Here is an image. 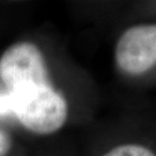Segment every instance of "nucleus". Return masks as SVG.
Returning a JSON list of instances; mask_svg holds the SVG:
<instances>
[{
  "mask_svg": "<svg viewBox=\"0 0 156 156\" xmlns=\"http://www.w3.org/2000/svg\"><path fill=\"white\" fill-rule=\"evenodd\" d=\"M13 115V104L9 93H0V117Z\"/></svg>",
  "mask_w": 156,
  "mask_h": 156,
  "instance_id": "obj_5",
  "label": "nucleus"
},
{
  "mask_svg": "<svg viewBox=\"0 0 156 156\" xmlns=\"http://www.w3.org/2000/svg\"><path fill=\"white\" fill-rule=\"evenodd\" d=\"M8 93L13 115L27 129L51 134L64 126L68 113L67 102L50 83L28 84Z\"/></svg>",
  "mask_w": 156,
  "mask_h": 156,
  "instance_id": "obj_1",
  "label": "nucleus"
},
{
  "mask_svg": "<svg viewBox=\"0 0 156 156\" xmlns=\"http://www.w3.org/2000/svg\"><path fill=\"white\" fill-rule=\"evenodd\" d=\"M12 147V140L9 135L0 129V156H5Z\"/></svg>",
  "mask_w": 156,
  "mask_h": 156,
  "instance_id": "obj_6",
  "label": "nucleus"
},
{
  "mask_svg": "<svg viewBox=\"0 0 156 156\" xmlns=\"http://www.w3.org/2000/svg\"><path fill=\"white\" fill-rule=\"evenodd\" d=\"M116 64L122 72L141 75L156 65V23L127 29L115 50Z\"/></svg>",
  "mask_w": 156,
  "mask_h": 156,
  "instance_id": "obj_3",
  "label": "nucleus"
},
{
  "mask_svg": "<svg viewBox=\"0 0 156 156\" xmlns=\"http://www.w3.org/2000/svg\"><path fill=\"white\" fill-rule=\"evenodd\" d=\"M103 156H156L151 149L140 145H122L115 147Z\"/></svg>",
  "mask_w": 156,
  "mask_h": 156,
  "instance_id": "obj_4",
  "label": "nucleus"
},
{
  "mask_svg": "<svg viewBox=\"0 0 156 156\" xmlns=\"http://www.w3.org/2000/svg\"><path fill=\"white\" fill-rule=\"evenodd\" d=\"M0 78L8 91L28 84L50 83L44 57L29 42L9 46L0 58Z\"/></svg>",
  "mask_w": 156,
  "mask_h": 156,
  "instance_id": "obj_2",
  "label": "nucleus"
}]
</instances>
